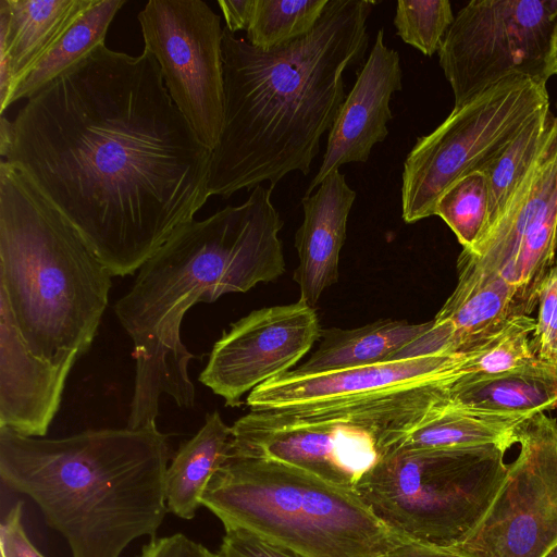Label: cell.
I'll return each mask as SVG.
<instances>
[{"label": "cell", "instance_id": "6da1fadb", "mask_svg": "<svg viewBox=\"0 0 557 557\" xmlns=\"http://www.w3.org/2000/svg\"><path fill=\"white\" fill-rule=\"evenodd\" d=\"M2 159L113 276L139 270L211 197V150L146 49L101 44L27 99Z\"/></svg>", "mask_w": 557, "mask_h": 557}, {"label": "cell", "instance_id": "7a4b0ae2", "mask_svg": "<svg viewBox=\"0 0 557 557\" xmlns=\"http://www.w3.org/2000/svg\"><path fill=\"white\" fill-rule=\"evenodd\" d=\"M372 0H329L305 37L270 49L224 27V124L211 151L210 196L310 172L346 98L344 73L362 61Z\"/></svg>", "mask_w": 557, "mask_h": 557}, {"label": "cell", "instance_id": "3957f363", "mask_svg": "<svg viewBox=\"0 0 557 557\" xmlns=\"http://www.w3.org/2000/svg\"><path fill=\"white\" fill-rule=\"evenodd\" d=\"M272 189L259 185L247 200L191 220L139 268L114 313L134 344V392L127 428L156 424L163 394L181 408L195 403L188 375L194 355L181 338L186 312L224 294L246 293L285 272L278 233L283 221Z\"/></svg>", "mask_w": 557, "mask_h": 557}, {"label": "cell", "instance_id": "277c9868", "mask_svg": "<svg viewBox=\"0 0 557 557\" xmlns=\"http://www.w3.org/2000/svg\"><path fill=\"white\" fill-rule=\"evenodd\" d=\"M169 435L157 424L88 430L62 438L0 428V479L30 497L72 557H120L156 537L169 509Z\"/></svg>", "mask_w": 557, "mask_h": 557}, {"label": "cell", "instance_id": "5b68a950", "mask_svg": "<svg viewBox=\"0 0 557 557\" xmlns=\"http://www.w3.org/2000/svg\"><path fill=\"white\" fill-rule=\"evenodd\" d=\"M113 275L7 160L0 162V299L30 351L72 369L90 347Z\"/></svg>", "mask_w": 557, "mask_h": 557}, {"label": "cell", "instance_id": "8992f818", "mask_svg": "<svg viewBox=\"0 0 557 557\" xmlns=\"http://www.w3.org/2000/svg\"><path fill=\"white\" fill-rule=\"evenodd\" d=\"M448 381L347 400L251 411L232 425L231 457L281 462L354 490L448 403Z\"/></svg>", "mask_w": 557, "mask_h": 557}, {"label": "cell", "instance_id": "52a82bcc", "mask_svg": "<svg viewBox=\"0 0 557 557\" xmlns=\"http://www.w3.org/2000/svg\"><path fill=\"white\" fill-rule=\"evenodd\" d=\"M201 506L306 557H376L406 540L384 525L354 490L265 459L231 457Z\"/></svg>", "mask_w": 557, "mask_h": 557}, {"label": "cell", "instance_id": "ba28073f", "mask_svg": "<svg viewBox=\"0 0 557 557\" xmlns=\"http://www.w3.org/2000/svg\"><path fill=\"white\" fill-rule=\"evenodd\" d=\"M508 449L495 444L398 448L363 475L355 492L404 540L454 548L472 533L499 492Z\"/></svg>", "mask_w": 557, "mask_h": 557}, {"label": "cell", "instance_id": "9c48e42d", "mask_svg": "<svg viewBox=\"0 0 557 557\" xmlns=\"http://www.w3.org/2000/svg\"><path fill=\"white\" fill-rule=\"evenodd\" d=\"M544 79L505 78L419 137L404 162L401 216L414 223L434 215L440 197L457 181L484 173L522 129L549 108Z\"/></svg>", "mask_w": 557, "mask_h": 557}, {"label": "cell", "instance_id": "30bf717a", "mask_svg": "<svg viewBox=\"0 0 557 557\" xmlns=\"http://www.w3.org/2000/svg\"><path fill=\"white\" fill-rule=\"evenodd\" d=\"M557 0H472L454 17L438 50L458 108L515 75L548 81Z\"/></svg>", "mask_w": 557, "mask_h": 557}, {"label": "cell", "instance_id": "8fae6325", "mask_svg": "<svg viewBox=\"0 0 557 557\" xmlns=\"http://www.w3.org/2000/svg\"><path fill=\"white\" fill-rule=\"evenodd\" d=\"M557 247V116L529 174L499 218L457 261L458 282L505 281L520 315L536 308Z\"/></svg>", "mask_w": 557, "mask_h": 557}, {"label": "cell", "instance_id": "7c38bea8", "mask_svg": "<svg viewBox=\"0 0 557 557\" xmlns=\"http://www.w3.org/2000/svg\"><path fill=\"white\" fill-rule=\"evenodd\" d=\"M137 18L173 102L212 151L224 124L221 17L201 0H149Z\"/></svg>", "mask_w": 557, "mask_h": 557}, {"label": "cell", "instance_id": "4fadbf2b", "mask_svg": "<svg viewBox=\"0 0 557 557\" xmlns=\"http://www.w3.org/2000/svg\"><path fill=\"white\" fill-rule=\"evenodd\" d=\"M519 454L484 518L456 549L469 557H544L557 545V421L517 429Z\"/></svg>", "mask_w": 557, "mask_h": 557}, {"label": "cell", "instance_id": "5bb4252c", "mask_svg": "<svg viewBox=\"0 0 557 557\" xmlns=\"http://www.w3.org/2000/svg\"><path fill=\"white\" fill-rule=\"evenodd\" d=\"M321 332L314 308L300 300L253 310L215 342L199 381L238 407L245 393L289 372Z\"/></svg>", "mask_w": 557, "mask_h": 557}, {"label": "cell", "instance_id": "9a60e30c", "mask_svg": "<svg viewBox=\"0 0 557 557\" xmlns=\"http://www.w3.org/2000/svg\"><path fill=\"white\" fill-rule=\"evenodd\" d=\"M459 355H429L314 374L292 371L252 389L251 411L329 404L420 383L457 379Z\"/></svg>", "mask_w": 557, "mask_h": 557}, {"label": "cell", "instance_id": "2e32d148", "mask_svg": "<svg viewBox=\"0 0 557 557\" xmlns=\"http://www.w3.org/2000/svg\"><path fill=\"white\" fill-rule=\"evenodd\" d=\"M400 58L384 41V29L376 36L370 55L346 96L330 129L326 149L306 195L318 188L331 173L351 162H366L373 146L388 135L392 95L403 88Z\"/></svg>", "mask_w": 557, "mask_h": 557}, {"label": "cell", "instance_id": "e0dca14e", "mask_svg": "<svg viewBox=\"0 0 557 557\" xmlns=\"http://www.w3.org/2000/svg\"><path fill=\"white\" fill-rule=\"evenodd\" d=\"M71 370L37 358L0 299V428L44 437L60 408Z\"/></svg>", "mask_w": 557, "mask_h": 557}, {"label": "cell", "instance_id": "ac0fdd59", "mask_svg": "<svg viewBox=\"0 0 557 557\" xmlns=\"http://www.w3.org/2000/svg\"><path fill=\"white\" fill-rule=\"evenodd\" d=\"M356 193L339 170L331 173L301 200L304 220L295 236L298 265L294 280L299 300L313 307L338 278L339 252L345 243Z\"/></svg>", "mask_w": 557, "mask_h": 557}, {"label": "cell", "instance_id": "d6986e66", "mask_svg": "<svg viewBox=\"0 0 557 557\" xmlns=\"http://www.w3.org/2000/svg\"><path fill=\"white\" fill-rule=\"evenodd\" d=\"M82 0H0V113Z\"/></svg>", "mask_w": 557, "mask_h": 557}, {"label": "cell", "instance_id": "ffe728a7", "mask_svg": "<svg viewBox=\"0 0 557 557\" xmlns=\"http://www.w3.org/2000/svg\"><path fill=\"white\" fill-rule=\"evenodd\" d=\"M449 404L462 410L533 416L557 408V366L533 359L506 371L461 377L448 385Z\"/></svg>", "mask_w": 557, "mask_h": 557}, {"label": "cell", "instance_id": "44dd1931", "mask_svg": "<svg viewBox=\"0 0 557 557\" xmlns=\"http://www.w3.org/2000/svg\"><path fill=\"white\" fill-rule=\"evenodd\" d=\"M232 454V426L219 411L206 414L205 423L183 442L165 472V498L169 511L190 520L201 507V497L214 473Z\"/></svg>", "mask_w": 557, "mask_h": 557}, {"label": "cell", "instance_id": "7402d4cb", "mask_svg": "<svg viewBox=\"0 0 557 557\" xmlns=\"http://www.w3.org/2000/svg\"><path fill=\"white\" fill-rule=\"evenodd\" d=\"M430 326L431 321L381 320L357 329L324 330L314 352L292 372L314 374L391 361Z\"/></svg>", "mask_w": 557, "mask_h": 557}, {"label": "cell", "instance_id": "603a6c76", "mask_svg": "<svg viewBox=\"0 0 557 557\" xmlns=\"http://www.w3.org/2000/svg\"><path fill=\"white\" fill-rule=\"evenodd\" d=\"M126 0H82L53 42L16 85L10 106L29 99L104 44L108 28Z\"/></svg>", "mask_w": 557, "mask_h": 557}, {"label": "cell", "instance_id": "cb8c5ba5", "mask_svg": "<svg viewBox=\"0 0 557 557\" xmlns=\"http://www.w3.org/2000/svg\"><path fill=\"white\" fill-rule=\"evenodd\" d=\"M530 417L462 410L448 403L413 430L399 448L425 450L491 444L510 448L517 444L518 426Z\"/></svg>", "mask_w": 557, "mask_h": 557}, {"label": "cell", "instance_id": "d4e9b609", "mask_svg": "<svg viewBox=\"0 0 557 557\" xmlns=\"http://www.w3.org/2000/svg\"><path fill=\"white\" fill-rule=\"evenodd\" d=\"M552 116L549 108L540 112L483 173L488 195L484 232L499 218L534 165L546 140Z\"/></svg>", "mask_w": 557, "mask_h": 557}, {"label": "cell", "instance_id": "484cf974", "mask_svg": "<svg viewBox=\"0 0 557 557\" xmlns=\"http://www.w3.org/2000/svg\"><path fill=\"white\" fill-rule=\"evenodd\" d=\"M329 0H257L247 41L270 49L308 35L321 18Z\"/></svg>", "mask_w": 557, "mask_h": 557}, {"label": "cell", "instance_id": "4316f807", "mask_svg": "<svg viewBox=\"0 0 557 557\" xmlns=\"http://www.w3.org/2000/svg\"><path fill=\"white\" fill-rule=\"evenodd\" d=\"M434 215L454 232L463 249L483 234L488 216V195L483 173H472L453 184L438 199Z\"/></svg>", "mask_w": 557, "mask_h": 557}, {"label": "cell", "instance_id": "83f0119b", "mask_svg": "<svg viewBox=\"0 0 557 557\" xmlns=\"http://www.w3.org/2000/svg\"><path fill=\"white\" fill-rule=\"evenodd\" d=\"M454 17L447 0H399L394 25L404 42L432 57L438 52Z\"/></svg>", "mask_w": 557, "mask_h": 557}, {"label": "cell", "instance_id": "f1b7e54d", "mask_svg": "<svg viewBox=\"0 0 557 557\" xmlns=\"http://www.w3.org/2000/svg\"><path fill=\"white\" fill-rule=\"evenodd\" d=\"M537 315L531 336L535 359L557 366V264L541 283L537 294Z\"/></svg>", "mask_w": 557, "mask_h": 557}, {"label": "cell", "instance_id": "f546056e", "mask_svg": "<svg viewBox=\"0 0 557 557\" xmlns=\"http://www.w3.org/2000/svg\"><path fill=\"white\" fill-rule=\"evenodd\" d=\"M219 557H306L246 529L226 527Z\"/></svg>", "mask_w": 557, "mask_h": 557}, {"label": "cell", "instance_id": "4dcf8cb0", "mask_svg": "<svg viewBox=\"0 0 557 557\" xmlns=\"http://www.w3.org/2000/svg\"><path fill=\"white\" fill-rule=\"evenodd\" d=\"M22 513L23 502H17L3 517L0 525L1 557H45L28 540Z\"/></svg>", "mask_w": 557, "mask_h": 557}, {"label": "cell", "instance_id": "1f68e13d", "mask_svg": "<svg viewBox=\"0 0 557 557\" xmlns=\"http://www.w3.org/2000/svg\"><path fill=\"white\" fill-rule=\"evenodd\" d=\"M137 557H219L206 546L182 533L153 537L141 547Z\"/></svg>", "mask_w": 557, "mask_h": 557}, {"label": "cell", "instance_id": "d6a6232c", "mask_svg": "<svg viewBox=\"0 0 557 557\" xmlns=\"http://www.w3.org/2000/svg\"><path fill=\"white\" fill-rule=\"evenodd\" d=\"M218 4L226 22L225 28L235 34L249 28L257 0H218Z\"/></svg>", "mask_w": 557, "mask_h": 557}, {"label": "cell", "instance_id": "836d02e7", "mask_svg": "<svg viewBox=\"0 0 557 557\" xmlns=\"http://www.w3.org/2000/svg\"><path fill=\"white\" fill-rule=\"evenodd\" d=\"M376 557H469L453 548H443L405 541Z\"/></svg>", "mask_w": 557, "mask_h": 557}, {"label": "cell", "instance_id": "e575fe53", "mask_svg": "<svg viewBox=\"0 0 557 557\" xmlns=\"http://www.w3.org/2000/svg\"><path fill=\"white\" fill-rule=\"evenodd\" d=\"M12 139V121L1 115L0 121V154L4 158Z\"/></svg>", "mask_w": 557, "mask_h": 557}, {"label": "cell", "instance_id": "d590c367", "mask_svg": "<svg viewBox=\"0 0 557 557\" xmlns=\"http://www.w3.org/2000/svg\"><path fill=\"white\" fill-rule=\"evenodd\" d=\"M548 74L549 77L557 75V23L550 42V50L548 57Z\"/></svg>", "mask_w": 557, "mask_h": 557}, {"label": "cell", "instance_id": "8d00e7d4", "mask_svg": "<svg viewBox=\"0 0 557 557\" xmlns=\"http://www.w3.org/2000/svg\"><path fill=\"white\" fill-rule=\"evenodd\" d=\"M544 557H557V545L550 549Z\"/></svg>", "mask_w": 557, "mask_h": 557}, {"label": "cell", "instance_id": "74e56055", "mask_svg": "<svg viewBox=\"0 0 557 557\" xmlns=\"http://www.w3.org/2000/svg\"><path fill=\"white\" fill-rule=\"evenodd\" d=\"M556 106H557V103H556Z\"/></svg>", "mask_w": 557, "mask_h": 557}]
</instances>
